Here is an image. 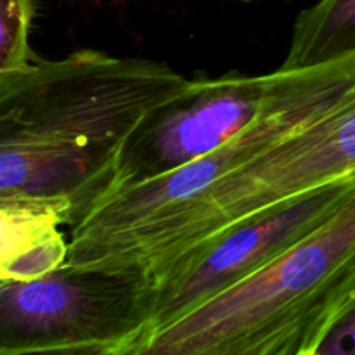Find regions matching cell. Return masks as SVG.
<instances>
[{
    "label": "cell",
    "mask_w": 355,
    "mask_h": 355,
    "mask_svg": "<svg viewBox=\"0 0 355 355\" xmlns=\"http://www.w3.org/2000/svg\"><path fill=\"white\" fill-rule=\"evenodd\" d=\"M64 214L54 205L31 200L0 201V281H30L66 262Z\"/></svg>",
    "instance_id": "7"
},
{
    "label": "cell",
    "mask_w": 355,
    "mask_h": 355,
    "mask_svg": "<svg viewBox=\"0 0 355 355\" xmlns=\"http://www.w3.org/2000/svg\"><path fill=\"white\" fill-rule=\"evenodd\" d=\"M155 277L62 263L0 281V354L146 355L155 336Z\"/></svg>",
    "instance_id": "4"
},
{
    "label": "cell",
    "mask_w": 355,
    "mask_h": 355,
    "mask_svg": "<svg viewBox=\"0 0 355 355\" xmlns=\"http://www.w3.org/2000/svg\"><path fill=\"white\" fill-rule=\"evenodd\" d=\"M187 82L166 62L90 49L0 76V201L54 205L78 225L132 130Z\"/></svg>",
    "instance_id": "1"
},
{
    "label": "cell",
    "mask_w": 355,
    "mask_h": 355,
    "mask_svg": "<svg viewBox=\"0 0 355 355\" xmlns=\"http://www.w3.org/2000/svg\"><path fill=\"white\" fill-rule=\"evenodd\" d=\"M354 187L349 175L269 205L177 257L155 276V336L276 262L328 220Z\"/></svg>",
    "instance_id": "5"
},
{
    "label": "cell",
    "mask_w": 355,
    "mask_h": 355,
    "mask_svg": "<svg viewBox=\"0 0 355 355\" xmlns=\"http://www.w3.org/2000/svg\"><path fill=\"white\" fill-rule=\"evenodd\" d=\"M355 298V187L259 274L159 331L146 355H314Z\"/></svg>",
    "instance_id": "2"
},
{
    "label": "cell",
    "mask_w": 355,
    "mask_h": 355,
    "mask_svg": "<svg viewBox=\"0 0 355 355\" xmlns=\"http://www.w3.org/2000/svg\"><path fill=\"white\" fill-rule=\"evenodd\" d=\"M349 175H355V85L321 116L224 177L175 236L151 276L227 225Z\"/></svg>",
    "instance_id": "6"
},
{
    "label": "cell",
    "mask_w": 355,
    "mask_h": 355,
    "mask_svg": "<svg viewBox=\"0 0 355 355\" xmlns=\"http://www.w3.org/2000/svg\"><path fill=\"white\" fill-rule=\"evenodd\" d=\"M314 355H355V298L329 328Z\"/></svg>",
    "instance_id": "10"
},
{
    "label": "cell",
    "mask_w": 355,
    "mask_h": 355,
    "mask_svg": "<svg viewBox=\"0 0 355 355\" xmlns=\"http://www.w3.org/2000/svg\"><path fill=\"white\" fill-rule=\"evenodd\" d=\"M354 85L355 55L315 68L187 82L153 107L128 135L110 193L165 175L262 120Z\"/></svg>",
    "instance_id": "3"
},
{
    "label": "cell",
    "mask_w": 355,
    "mask_h": 355,
    "mask_svg": "<svg viewBox=\"0 0 355 355\" xmlns=\"http://www.w3.org/2000/svg\"><path fill=\"white\" fill-rule=\"evenodd\" d=\"M243 2H253V0H243Z\"/></svg>",
    "instance_id": "11"
},
{
    "label": "cell",
    "mask_w": 355,
    "mask_h": 355,
    "mask_svg": "<svg viewBox=\"0 0 355 355\" xmlns=\"http://www.w3.org/2000/svg\"><path fill=\"white\" fill-rule=\"evenodd\" d=\"M355 55V0H319L295 19L279 69L315 68Z\"/></svg>",
    "instance_id": "8"
},
{
    "label": "cell",
    "mask_w": 355,
    "mask_h": 355,
    "mask_svg": "<svg viewBox=\"0 0 355 355\" xmlns=\"http://www.w3.org/2000/svg\"><path fill=\"white\" fill-rule=\"evenodd\" d=\"M33 0H0V76L26 71L31 62Z\"/></svg>",
    "instance_id": "9"
}]
</instances>
